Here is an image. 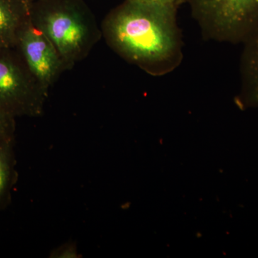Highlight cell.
<instances>
[{
  "label": "cell",
  "mask_w": 258,
  "mask_h": 258,
  "mask_svg": "<svg viewBox=\"0 0 258 258\" xmlns=\"http://www.w3.org/2000/svg\"><path fill=\"white\" fill-rule=\"evenodd\" d=\"M28 0H0V48L16 47L19 35L30 20Z\"/></svg>",
  "instance_id": "8992f818"
},
{
  "label": "cell",
  "mask_w": 258,
  "mask_h": 258,
  "mask_svg": "<svg viewBox=\"0 0 258 258\" xmlns=\"http://www.w3.org/2000/svg\"><path fill=\"white\" fill-rule=\"evenodd\" d=\"M242 45L240 101L258 106V32Z\"/></svg>",
  "instance_id": "52a82bcc"
},
{
  "label": "cell",
  "mask_w": 258,
  "mask_h": 258,
  "mask_svg": "<svg viewBox=\"0 0 258 258\" xmlns=\"http://www.w3.org/2000/svg\"><path fill=\"white\" fill-rule=\"evenodd\" d=\"M15 118L13 115L0 111V142L14 139Z\"/></svg>",
  "instance_id": "9c48e42d"
},
{
  "label": "cell",
  "mask_w": 258,
  "mask_h": 258,
  "mask_svg": "<svg viewBox=\"0 0 258 258\" xmlns=\"http://www.w3.org/2000/svg\"><path fill=\"white\" fill-rule=\"evenodd\" d=\"M132 1L142 2V3H156L161 5H173L179 7L184 4V0H132Z\"/></svg>",
  "instance_id": "30bf717a"
},
{
  "label": "cell",
  "mask_w": 258,
  "mask_h": 258,
  "mask_svg": "<svg viewBox=\"0 0 258 258\" xmlns=\"http://www.w3.org/2000/svg\"><path fill=\"white\" fill-rule=\"evenodd\" d=\"M47 94L16 47L0 48V111L15 118L39 116Z\"/></svg>",
  "instance_id": "277c9868"
},
{
  "label": "cell",
  "mask_w": 258,
  "mask_h": 258,
  "mask_svg": "<svg viewBox=\"0 0 258 258\" xmlns=\"http://www.w3.org/2000/svg\"><path fill=\"white\" fill-rule=\"evenodd\" d=\"M205 40L243 44L258 32V0H184Z\"/></svg>",
  "instance_id": "3957f363"
},
{
  "label": "cell",
  "mask_w": 258,
  "mask_h": 258,
  "mask_svg": "<svg viewBox=\"0 0 258 258\" xmlns=\"http://www.w3.org/2000/svg\"><path fill=\"white\" fill-rule=\"evenodd\" d=\"M15 47L34 77L47 91L67 71L53 44L31 19L20 32Z\"/></svg>",
  "instance_id": "5b68a950"
},
{
  "label": "cell",
  "mask_w": 258,
  "mask_h": 258,
  "mask_svg": "<svg viewBox=\"0 0 258 258\" xmlns=\"http://www.w3.org/2000/svg\"><path fill=\"white\" fill-rule=\"evenodd\" d=\"M30 19L53 44L67 71L86 58L102 37L83 0H35L30 4Z\"/></svg>",
  "instance_id": "7a4b0ae2"
},
{
  "label": "cell",
  "mask_w": 258,
  "mask_h": 258,
  "mask_svg": "<svg viewBox=\"0 0 258 258\" xmlns=\"http://www.w3.org/2000/svg\"><path fill=\"white\" fill-rule=\"evenodd\" d=\"M28 1H30V2H33V1H35V0H28Z\"/></svg>",
  "instance_id": "8fae6325"
},
{
  "label": "cell",
  "mask_w": 258,
  "mask_h": 258,
  "mask_svg": "<svg viewBox=\"0 0 258 258\" xmlns=\"http://www.w3.org/2000/svg\"><path fill=\"white\" fill-rule=\"evenodd\" d=\"M178 8L124 0L103 20L102 37L127 62L151 76H165L177 69L184 58Z\"/></svg>",
  "instance_id": "6da1fadb"
},
{
  "label": "cell",
  "mask_w": 258,
  "mask_h": 258,
  "mask_svg": "<svg viewBox=\"0 0 258 258\" xmlns=\"http://www.w3.org/2000/svg\"><path fill=\"white\" fill-rule=\"evenodd\" d=\"M14 139L0 142V210L9 203L16 182V160L13 150Z\"/></svg>",
  "instance_id": "ba28073f"
}]
</instances>
